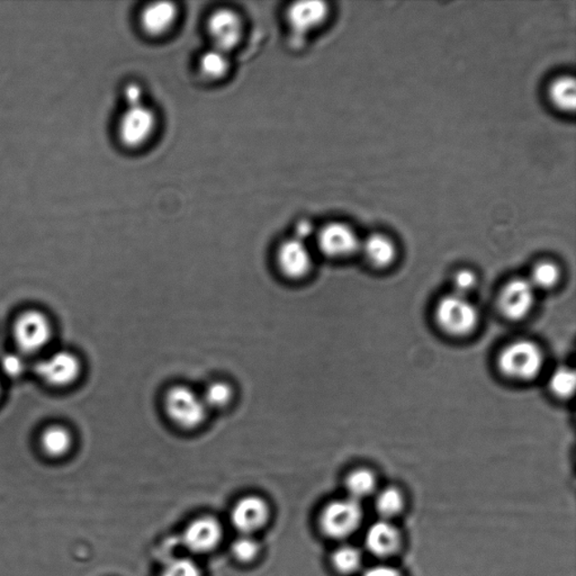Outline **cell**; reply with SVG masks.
Segmentation results:
<instances>
[{"instance_id":"cell-11","label":"cell","mask_w":576,"mask_h":576,"mask_svg":"<svg viewBox=\"0 0 576 576\" xmlns=\"http://www.w3.org/2000/svg\"><path fill=\"white\" fill-rule=\"evenodd\" d=\"M536 288L527 278L511 279L500 295V308L508 318L521 320L531 312Z\"/></svg>"},{"instance_id":"cell-25","label":"cell","mask_w":576,"mask_h":576,"mask_svg":"<svg viewBox=\"0 0 576 576\" xmlns=\"http://www.w3.org/2000/svg\"><path fill=\"white\" fill-rule=\"evenodd\" d=\"M560 279V269L551 261L537 264L531 271V282L537 288H551Z\"/></svg>"},{"instance_id":"cell-26","label":"cell","mask_w":576,"mask_h":576,"mask_svg":"<svg viewBox=\"0 0 576 576\" xmlns=\"http://www.w3.org/2000/svg\"><path fill=\"white\" fill-rule=\"evenodd\" d=\"M551 391L561 398L570 397L574 392L575 374L568 368L557 369L550 379Z\"/></svg>"},{"instance_id":"cell-16","label":"cell","mask_w":576,"mask_h":576,"mask_svg":"<svg viewBox=\"0 0 576 576\" xmlns=\"http://www.w3.org/2000/svg\"><path fill=\"white\" fill-rule=\"evenodd\" d=\"M366 549L378 557H389L397 553L401 545V536L391 522L380 520L373 523L365 535Z\"/></svg>"},{"instance_id":"cell-5","label":"cell","mask_w":576,"mask_h":576,"mask_svg":"<svg viewBox=\"0 0 576 576\" xmlns=\"http://www.w3.org/2000/svg\"><path fill=\"white\" fill-rule=\"evenodd\" d=\"M157 116L146 104L126 107L117 123V136L122 145L130 149L145 146L155 135Z\"/></svg>"},{"instance_id":"cell-17","label":"cell","mask_w":576,"mask_h":576,"mask_svg":"<svg viewBox=\"0 0 576 576\" xmlns=\"http://www.w3.org/2000/svg\"><path fill=\"white\" fill-rule=\"evenodd\" d=\"M361 250L369 263L375 268H387L393 263L397 249L393 241L383 235H373L360 244Z\"/></svg>"},{"instance_id":"cell-9","label":"cell","mask_w":576,"mask_h":576,"mask_svg":"<svg viewBox=\"0 0 576 576\" xmlns=\"http://www.w3.org/2000/svg\"><path fill=\"white\" fill-rule=\"evenodd\" d=\"M14 336L23 352L35 354L49 344L52 336L49 318L39 311L23 313L15 323Z\"/></svg>"},{"instance_id":"cell-13","label":"cell","mask_w":576,"mask_h":576,"mask_svg":"<svg viewBox=\"0 0 576 576\" xmlns=\"http://www.w3.org/2000/svg\"><path fill=\"white\" fill-rule=\"evenodd\" d=\"M268 518V503L256 495L241 499L231 513L232 525L241 532V535H251L252 532L259 531L266 525Z\"/></svg>"},{"instance_id":"cell-27","label":"cell","mask_w":576,"mask_h":576,"mask_svg":"<svg viewBox=\"0 0 576 576\" xmlns=\"http://www.w3.org/2000/svg\"><path fill=\"white\" fill-rule=\"evenodd\" d=\"M231 550L236 559L241 561H249L258 554L259 545L250 535H241L232 542Z\"/></svg>"},{"instance_id":"cell-22","label":"cell","mask_w":576,"mask_h":576,"mask_svg":"<svg viewBox=\"0 0 576 576\" xmlns=\"http://www.w3.org/2000/svg\"><path fill=\"white\" fill-rule=\"evenodd\" d=\"M71 447V436L64 427L54 426L46 429L42 436V449L46 455L62 457L68 453Z\"/></svg>"},{"instance_id":"cell-30","label":"cell","mask_w":576,"mask_h":576,"mask_svg":"<svg viewBox=\"0 0 576 576\" xmlns=\"http://www.w3.org/2000/svg\"><path fill=\"white\" fill-rule=\"evenodd\" d=\"M2 368L5 373L9 376L21 375L23 370L25 369V363L20 355L8 354L2 359Z\"/></svg>"},{"instance_id":"cell-6","label":"cell","mask_w":576,"mask_h":576,"mask_svg":"<svg viewBox=\"0 0 576 576\" xmlns=\"http://www.w3.org/2000/svg\"><path fill=\"white\" fill-rule=\"evenodd\" d=\"M329 7L320 0H308L289 5L287 22L293 45H301L314 30L327 20Z\"/></svg>"},{"instance_id":"cell-19","label":"cell","mask_w":576,"mask_h":576,"mask_svg":"<svg viewBox=\"0 0 576 576\" xmlns=\"http://www.w3.org/2000/svg\"><path fill=\"white\" fill-rule=\"evenodd\" d=\"M198 69L209 80L222 79L230 69L228 54L212 46L199 56Z\"/></svg>"},{"instance_id":"cell-2","label":"cell","mask_w":576,"mask_h":576,"mask_svg":"<svg viewBox=\"0 0 576 576\" xmlns=\"http://www.w3.org/2000/svg\"><path fill=\"white\" fill-rule=\"evenodd\" d=\"M544 365L541 347L531 340H518L508 345L498 357L500 371L517 380L535 379Z\"/></svg>"},{"instance_id":"cell-18","label":"cell","mask_w":576,"mask_h":576,"mask_svg":"<svg viewBox=\"0 0 576 576\" xmlns=\"http://www.w3.org/2000/svg\"><path fill=\"white\" fill-rule=\"evenodd\" d=\"M201 395L209 412L222 411L235 401L236 391L227 380L214 379L204 388Z\"/></svg>"},{"instance_id":"cell-10","label":"cell","mask_w":576,"mask_h":576,"mask_svg":"<svg viewBox=\"0 0 576 576\" xmlns=\"http://www.w3.org/2000/svg\"><path fill=\"white\" fill-rule=\"evenodd\" d=\"M316 237L318 250L329 258H346L355 254L360 248L359 237L350 227L344 223H329L323 227Z\"/></svg>"},{"instance_id":"cell-24","label":"cell","mask_w":576,"mask_h":576,"mask_svg":"<svg viewBox=\"0 0 576 576\" xmlns=\"http://www.w3.org/2000/svg\"><path fill=\"white\" fill-rule=\"evenodd\" d=\"M375 507L383 520H388L389 518L398 516L403 510V495L398 489H385L376 497Z\"/></svg>"},{"instance_id":"cell-23","label":"cell","mask_w":576,"mask_h":576,"mask_svg":"<svg viewBox=\"0 0 576 576\" xmlns=\"http://www.w3.org/2000/svg\"><path fill=\"white\" fill-rule=\"evenodd\" d=\"M332 564L341 574L357 572L363 564L361 551L354 546H341L332 555Z\"/></svg>"},{"instance_id":"cell-32","label":"cell","mask_w":576,"mask_h":576,"mask_svg":"<svg viewBox=\"0 0 576 576\" xmlns=\"http://www.w3.org/2000/svg\"><path fill=\"white\" fill-rule=\"evenodd\" d=\"M314 235V228L312 227V223H309L308 220L299 221L295 227L294 237L297 239L308 242L309 237ZM316 236V235H314Z\"/></svg>"},{"instance_id":"cell-12","label":"cell","mask_w":576,"mask_h":576,"mask_svg":"<svg viewBox=\"0 0 576 576\" xmlns=\"http://www.w3.org/2000/svg\"><path fill=\"white\" fill-rule=\"evenodd\" d=\"M36 374L54 387L73 384L80 374V361L69 351H58L37 363Z\"/></svg>"},{"instance_id":"cell-7","label":"cell","mask_w":576,"mask_h":576,"mask_svg":"<svg viewBox=\"0 0 576 576\" xmlns=\"http://www.w3.org/2000/svg\"><path fill=\"white\" fill-rule=\"evenodd\" d=\"M207 28L212 46L227 54L239 45L244 36V21L239 14L230 8L214 11L208 16Z\"/></svg>"},{"instance_id":"cell-21","label":"cell","mask_w":576,"mask_h":576,"mask_svg":"<svg viewBox=\"0 0 576 576\" xmlns=\"http://www.w3.org/2000/svg\"><path fill=\"white\" fill-rule=\"evenodd\" d=\"M346 489L349 498L359 501L369 497L376 490V478L369 470L359 469L354 470L346 480Z\"/></svg>"},{"instance_id":"cell-31","label":"cell","mask_w":576,"mask_h":576,"mask_svg":"<svg viewBox=\"0 0 576 576\" xmlns=\"http://www.w3.org/2000/svg\"><path fill=\"white\" fill-rule=\"evenodd\" d=\"M124 99L126 102V107L139 106V105L145 104V92L140 85L136 83L127 84L124 88Z\"/></svg>"},{"instance_id":"cell-15","label":"cell","mask_w":576,"mask_h":576,"mask_svg":"<svg viewBox=\"0 0 576 576\" xmlns=\"http://www.w3.org/2000/svg\"><path fill=\"white\" fill-rule=\"evenodd\" d=\"M178 8L174 3L157 2L147 5L140 14V25L146 35L161 36L174 27Z\"/></svg>"},{"instance_id":"cell-29","label":"cell","mask_w":576,"mask_h":576,"mask_svg":"<svg viewBox=\"0 0 576 576\" xmlns=\"http://www.w3.org/2000/svg\"><path fill=\"white\" fill-rule=\"evenodd\" d=\"M453 284L455 288L454 293L468 297L470 290H473L476 284H478V279H476V275L473 271L461 269L457 271L454 276Z\"/></svg>"},{"instance_id":"cell-20","label":"cell","mask_w":576,"mask_h":576,"mask_svg":"<svg viewBox=\"0 0 576 576\" xmlns=\"http://www.w3.org/2000/svg\"><path fill=\"white\" fill-rule=\"evenodd\" d=\"M551 102L561 111H573L576 103L575 80L568 76L557 78L550 87Z\"/></svg>"},{"instance_id":"cell-14","label":"cell","mask_w":576,"mask_h":576,"mask_svg":"<svg viewBox=\"0 0 576 576\" xmlns=\"http://www.w3.org/2000/svg\"><path fill=\"white\" fill-rule=\"evenodd\" d=\"M222 538L220 522L212 517L197 519L184 531V544L197 554L207 553L216 549Z\"/></svg>"},{"instance_id":"cell-33","label":"cell","mask_w":576,"mask_h":576,"mask_svg":"<svg viewBox=\"0 0 576 576\" xmlns=\"http://www.w3.org/2000/svg\"><path fill=\"white\" fill-rule=\"evenodd\" d=\"M363 576H402L397 569L388 565H376L366 571Z\"/></svg>"},{"instance_id":"cell-3","label":"cell","mask_w":576,"mask_h":576,"mask_svg":"<svg viewBox=\"0 0 576 576\" xmlns=\"http://www.w3.org/2000/svg\"><path fill=\"white\" fill-rule=\"evenodd\" d=\"M438 325L451 336H466L479 322V312L468 297L450 294L442 298L436 308Z\"/></svg>"},{"instance_id":"cell-1","label":"cell","mask_w":576,"mask_h":576,"mask_svg":"<svg viewBox=\"0 0 576 576\" xmlns=\"http://www.w3.org/2000/svg\"><path fill=\"white\" fill-rule=\"evenodd\" d=\"M166 417L179 429L193 431L201 428L208 418V409L201 392L185 384H175L166 389L163 397Z\"/></svg>"},{"instance_id":"cell-8","label":"cell","mask_w":576,"mask_h":576,"mask_svg":"<svg viewBox=\"0 0 576 576\" xmlns=\"http://www.w3.org/2000/svg\"><path fill=\"white\" fill-rule=\"evenodd\" d=\"M275 259L279 273L289 280L306 278L313 268L312 252L308 242L294 237L280 242Z\"/></svg>"},{"instance_id":"cell-28","label":"cell","mask_w":576,"mask_h":576,"mask_svg":"<svg viewBox=\"0 0 576 576\" xmlns=\"http://www.w3.org/2000/svg\"><path fill=\"white\" fill-rule=\"evenodd\" d=\"M160 576H202L197 563L188 559H176L171 561Z\"/></svg>"},{"instance_id":"cell-4","label":"cell","mask_w":576,"mask_h":576,"mask_svg":"<svg viewBox=\"0 0 576 576\" xmlns=\"http://www.w3.org/2000/svg\"><path fill=\"white\" fill-rule=\"evenodd\" d=\"M363 521V509L359 501L351 498L337 500L325 508L320 525L327 536L344 540L359 530Z\"/></svg>"}]
</instances>
